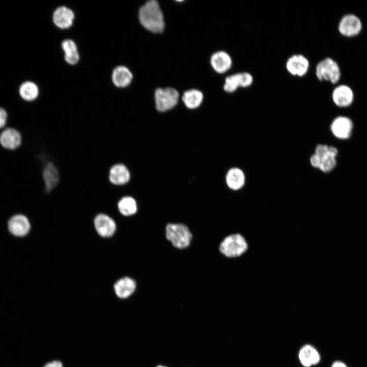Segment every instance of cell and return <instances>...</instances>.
Returning a JSON list of instances; mask_svg holds the SVG:
<instances>
[{"mask_svg": "<svg viewBox=\"0 0 367 367\" xmlns=\"http://www.w3.org/2000/svg\"><path fill=\"white\" fill-rule=\"evenodd\" d=\"M137 284L135 280L129 277H124L118 280L114 285L115 292L120 298L130 297L135 291Z\"/></svg>", "mask_w": 367, "mask_h": 367, "instance_id": "obj_19", "label": "cell"}, {"mask_svg": "<svg viewBox=\"0 0 367 367\" xmlns=\"http://www.w3.org/2000/svg\"><path fill=\"white\" fill-rule=\"evenodd\" d=\"M112 78L115 86L118 87H125L130 83L133 75L127 68L123 66H119L114 69Z\"/></svg>", "mask_w": 367, "mask_h": 367, "instance_id": "obj_23", "label": "cell"}, {"mask_svg": "<svg viewBox=\"0 0 367 367\" xmlns=\"http://www.w3.org/2000/svg\"><path fill=\"white\" fill-rule=\"evenodd\" d=\"M334 103L339 107L344 108L350 106L354 100V92L348 85H339L335 87L331 94Z\"/></svg>", "mask_w": 367, "mask_h": 367, "instance_id": "obj_11", "label": "cell"}, {"mask_svg": "<svg viewBox=\"0 0 367 367\" xmlns=\"http://www.w3.org/2000/svg\"><path fill=\"white\" fill-rule=\"evenodd\" d=\"M219 252L228 258H236L244 254L248 249V244L243 235L239 233L230 234L221 241Z\"/></svg>", "mask_w": 367, "mask_h": 367, "instance_id": "obj_3", "label": "cell"}, {"mask_svg": "<svg viewBox=\"0 0 367 367\" xmlns=\"http://www.w3.org/2000/svg\"><path fill=\"white\" fill-rule=\"evenodd\" d=\"M18 91L20 98L27 102H31L36 99L39 92L36 84L30 81L22 82L19 85Z\"/></svg>", "mask_w": 367, "mask_h": 367, "instance_id": "obj_22", "label": "cell"}, {"mask_svg": "<svg viewBox=\"0 0 367 367\" xmlns=\"http://www.w3.org/2000/svg\"><path fill=\"white\" fill-rule=\"evenodd\" d=\"M353 123L351 120L346 116H340L336 117L330 125V129L333 135L340 139H347L351 135Z\"/></svg>", "mask_w": 367, "mask_h": 367, "instance_id": "obj_10", "label": "cell"}, {"mask_svg": "<svg viewBox=\"0 0 367 367\" xmlns=\"http://www.w3.org/2000/svg\"><path fill=\"white\" fill-rule=\"evenodd\" d=\"M62 47L65 52L66 61L71 65L76 64L79 60V55L74 42L70 39H66L63 41Z\"/></svg>", "mask_w": 367, "mask_h": 367, "instance_id": "obj_26", "label": "cell"}, {"mask_svg": "<svg viewBox=\"0 0 367 367\" xmlns=\"http://www.w3.org/2000/svg\"><path fill=\"white\" fill-rule=\"evenodd\" d=\"M226 182L231 190L237 191L241 189L245 183V175L240 168L234 167L230 169L226 175Z\"/></svg>", "mask_w": 367, "mask_h": 367, "instance_id": "obj_21", "label": "cell"}, {"mask_svg": "<svg viewBox=\"0 0 367 367\" xmlns=\"http://www.w3.org/2000/svg\"><path fill=\"white\" fill-rule=\"evenodd\" d=\"M298 357L302 365L305 367L316 365L320 360L318 351L310 345L302 347L299 351Z\"/></svg>", "mask_w": 367, "mask_h": 367, "instance_id": "obj_20", "label": "cell"}, {"mask_svg": "<svg viewBox=\"0 0 367 367\" xmlns=\"http://www.w3.org/2000/svg\"><path fill=\"white\" fill-rule=\"evenodd\" d=\"M10 232L15 236L23 237L29 232L30 224L27 217L21 214L12 216L8 221Z\"/></svg>", "mask_w": 367, "mask_h": 367, "instance_id": "obj_14", "label": "cell"}, {"mask_svg": "<svg viewBox=\"0 0 367 367\" xmlns=\"http://www.w3.org/2000/svg\"><path fill=\"white\" fill-rule=\"evenodd\" d=\"M108 179L115 186H123L130 179V173L127 167L122 163L112 165L109 171Z\"/></svg>", "mask_w": 367, "mask_h": 367, "instance_id": "obj_12", "label": "cell"}, {"mask_svg": "<svg viewBox=\"0 0 367 367\" xmlns=\"http://www.w3.org/2000/svg\"><path fill=\"white\" fill-rule=\"evenodd\" d=\"M211 63L217 72L224 73L230 69L232 61L228 53L224 51H219L212 55Z\"/></svg>", "mask_w": 367, "mask_h": 367, "instance_id": "obj_17", "label": "cell"}, {"mask_svg": "<svg viewBox=\"0 0 367 367\" xmlns=\"http://www.w3.org/2000/svg\"><path fill=\"white\" fill-rule=\"evenodd\" d=\"M362 22L358 17L354 14H348L342 17L338 25L339 33L345 37L357 36L361 32Z\"/></svg>", "mask_w": 367, "mask_h": 367, "instance_id": "obj_9", "label": "cell"}, {"mask_svg": "<svg viewBox=\"0 0 367 367\" xmlns=\"http://www.w3.org/2000/svg\"><path fill=\"white\" fill-rule=\"evenodd\" d=\"M156 367H167V366L162 365H159L156 366Z\"/></svg>", "mask_w": 367, "mask_h": 367, "instance_id": "obj_30", "label": "cell"}, {"mask_svg": "<svg viewBox=\"0 0 367 367\" xmlns=\"http://www.w3.org/2000/svg\"><path fill=\"white\" fill-rule=\"evenodd\" d=\"M119 212L124 216H130L137 212V203L136 200L130 196L122 197L118 202Z\"/></svg>", "mask_w": 367, "mask_h": 367, "instance_id": "obj_24", "label": "cell"}, {"mask_svg": "<svg viewBox=\"0 0 367 367\" xmlns=\"http://www.w3.org/2000/svg\"><path fill=\"white\" fill-rule=\"evenodd\" d=\"M154 95L156 109L160 112L167 111L174 108L179 98L178 92L172 88L157 89Z\"/></svg>", "mask_w": 367, "mask_h": 367, "instance_id": "obj_6", "label": "cell"}, {"mask_svg": "<svg viewBox=\"0 0 367 367\" xmlns=\"http://www.w3.org/2000/svg\"><path fill=\"white\" fill-rule=\"evenodd\" d=\"M44 367H63L62 363L59 360H54L47 363Z\"/></svg>", "mask_w": 367, "mask_h": 367, "instance_id": "obj_28", "label": "cell"}, {"mask_svg": "<svg viewBox=\"0 0 367 367\" xmlns=\"http://www.w3.org/2000/svg\"><path fill=\"white\" fill-rule=\"evenodd\" d=\"M315 74L320 81H328L335 84L340 78L341 72L338 63L332 58L326 57L316 65Z\"/></svg>", "mask_w": 367, "mask_h": 367, "instance_id": "obj_4", "label": "cell"}, {"mask_svg": "<svg viewBox=\"0 0 367 367\" xmlns=\"http://www.w3.org/2000/svg\"><path fill=\"white\" fill-rule=\"evenodd\" d=\"M253 81V76L249 72L236 73L226 77L224 90L227 93H233L239 88H247L251 86Z\"/></svg>", "mask_w": 367, "mask_h": 367, "instance_id": "obj_8", "label": "cell"}, {"mask_svg": "<svg viewBox=\"0 0 367 367\" xmlns=\"http://www.w3.org/2000/svg\"><path fill=\"white\" fill-rule=\"evenodd\" d=\"M74 17L73 11L64 6L58 8L53 17L54 23L61 29L69 28L72 24Z\"/></svg>", "mask_w": 367, "mask_h": 367, "instance_id": "obj_18", "label": "cell"}, {"mask_svg": "<svg viewBox=\"0 0 367 367\" xmlns=\"http://www.w3.org/2000/svg\"><path fill=\"white\" fill-rule=\"evenodd\" d=\"M94 225L97 233L103 237H110L115 232V221L104 214H99L95 217Z\"/></svg>", "mask_w": 367, "mask_h": 367, "instance_id": "obj_13", "label": "cell"}, {"mask_svg": "<svg viewBox=\"0 0 367 367\" xmlns=\"http://www.w3.org/2000/svg\"><path fill=\"white\" fill-rule=\"evenodd\" d=\"M314 154L319 160V169L320 170L327 173L334 169L336 165V158L338 154V150L336 147L325 144H319L315 148Z\"/></svg>", "mask_w": 367, "mask_h": 367, "instance_id": "obj_5", "label": "cell"}, {"mask_svg": "<svg viewBox=\"0 0 367 367\" xmlns=\"http://www.w3.org/2000/svg\"><path fill=\"white\" fill-rule=\"evenodd\" d=\"M21 135L16 129L7 128L0 134V144L5 148L14 150L21 143Z\"/></svg>", "mask_w": 367, "mask_h": 367, "instance_id": "obj_15", "label": "cell"}, {"mask_svg": "<svg viewBox=\"0 0 367 367\" xmlns=\"http://www.w3.org/2000/svg\"><path fill=\"white\" fill-rule=\"evenodd\" d=\"M331 367H347V365L343 362L337 361L334 362Z\"/></svg>", "mask_w": 367, "mask_h": 367, "instance_id": "obj_29", "label": "cell"}, {"mask_svg": "<svg viewBox=\"0 0 367 367\" xmlns=\"http://www.w3.org/2000/svg\"><path fill=\"white\" fill-rule=\"evenodd\" d=\"M203 98L201 92L198 90L191 89L184 92L182 99L188 109H194L200 106Z\"/></svg>", "mask_w": 367, "mask_h": 367, "instance_id": "obj_25", "label": "cell"}, {"mask_svg": "<svg viewBox=\"0 0 367 367\" xmlns=\"http://www.w3.org/2000/svg\"><path fill=\"white\" fill-rule=\"evenodd\" d=\"M139 18L141 24L150 32L162 33L164 29L163 14L156 1H149L141 7Z\"/></svg>", "mask_w": 367, "mask_h": 367, "instance_id": "obj_1", "label": "cell"}, {"mask_svg": "<svg viewBox=\"0 0 367 367\" xmlns=\"http://www.w3.org/2000/svg\"><path fill=\"white\" fill-rule=\"evenodd\" d=\"M42 177L45 192H50L56 187L59 181V173L53 163L49 162L45 165L42 170Z\"/></svg>", "mask_w": 367, "mask_h": 367, "instance_id": "obj_16", "label": "cell"}, {"mask_svg": "<svg viewBox=\"0 0 367 367\" xmlns=\"http://www.w3.org/2000/svg\"><path fill=\"white\" fill-rule=\"evenodd\" d=\"M165 237L175 248L186 249L189 247L193 239L190 228L182 223H168L165 226Z\"/></svg>", "mask_w": 367, "mask_h": 367, "instance_id": "obj_2", "label": "cell"}, {"mask_svg": "<svg viewBox=\"0 0 367 367\" xmlns=\"http://www.w3.org/2000/svg\"><path fill=\"white\" fill-rule=\"evenodd\" d=\"M8 119V113L6 110L0 107V129L2 128L6 125Z\"/></svg>", "mask_w": 367, "mask_h": 367, "instance_id": "obj_27", "label": "cell"}, {"mask_svg": "<svg viewBox=\"0 0 367 367\" xmlns=\"http://www.w3.org/2000/svg\"><path fill=\"white\" fill-rule=\"evenodd\" d=\"M310 67L309 60L302 54H294L288 58L285 63L287 71L292 75L303 77L308 72Z\"/></svg>", "mask_w": 367, "mask_h": 367, "instance_id": "obj_7", "label": "cell"}]
</instances>
